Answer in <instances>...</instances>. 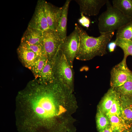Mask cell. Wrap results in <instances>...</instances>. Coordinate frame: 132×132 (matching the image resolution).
I'll return each mask as SVG.
<instances>
[{
  "mask_svg": "<svg viewBox=\"0 0 132 132\" xmlns=\"http://www.w3.org/2000/svg\"><path fill=\"white\" fill-rule=\"evenodd\" d=\"M75 27L79 33L80 41L78 51L75 58L86 61L95 57L102 56L107 53L106 48L114 35L112 32L100 34L97 37L89 36L86 32L77 23Z\"/></svg>",
  "mask_w": 132,
  "mask_h": 132,
  "instance_id": "6da1fadb",
  "label": "cell"
},
{
  "mask_svg": "<svg viewBox=\"0 0 132 132\" xmlns=\"http://www.w3.org/2000/svg\"><path fill=\"white\" fill-rule=\"evenodd\" d=\"M106 4V10L98 18V27L100 34L114 32L132 20L111 5L109 0Z\"/></svg>",
  "mask_w": 132,
  "mask_h": 132,
  "instance_id": "7a4b0ae2",
  "label": "cell"
},
{
  "mask_svg": "<svg viewBox=\"0 0 132 132\" xmlns=\"http://www.w3.org/2000/svg\"><path fill=\"white\" fill-rule=\"evenodd\" d=\"M53 71L55 80L62 83L72 90L74 82L72 68L59 48L54 58Z\"/></svg>",
  "mask_w": 132,
  "mask_h": 132,
  "instance_id": "3957f363",
  "label": "cell"
},
{
  "mask_svg": "<svg viewBox=\"0 0 132 132\" xmlns=\"http://www.w3.org/2000/svg\"><path fill=\"white\" fill-rule=\"evenodd\" d=\"M63 41L55 31L49 29L44 32L41 44L44 56L47 59H53Z\"/></svg>",
  "mask_w": 132,
  "mask_h": 132,
  "instance_id": "277c9868",
  "label": "cell"
},
{
  "mask_svg": "<svg viewBox=\"0 0 132 132\" xmlns=\"http://www.w3.org/2000/svg\"><path fill=\"white\" fill-rule=\"evenodd\" d=\"M79 41L78 32L75 28L73 31L67 36L59 47L69 65L72 68L74 59L78 51Z\"/></svg>",
  "mask_w": 132,
  "mask_h": 132,
  "instance_id": "5b68a950",
  "label": "cell"
},
{
  "mask_svg": "<svg viewBox=\"0 0 132 132\" xmlns=\"http://www.w3.org/2000/svg\"><path fill=\"white\" fill-rule=\"evenodd\" d=\"M110 75V84L113 89L132 81V72L128 68L126 62L123 61L113 68Z\"/></svg>",
  "mask_w": 132,
  "mask_h": 132,
  "instance_id": "8992f818",
  "label": "cell"
},
{
  "mask_svg": "<svg viewBox=\"0 0 132 132\" xmlns=\"http://www.w3.org/2000/svg\"><path fill=\"white\" fill-rule=\"evenodd\" d=\"M44 0H39L28 27L44 32L49 29L44 8Z\"/></svg>",
  "mask_w": 132,
  "mask_h": 132,
  "instance_id": "52a82bcc",
  "label": "cell"
},
{
  "mask_svg": "<svg viewBox=\"0 0 132 132\" xmlns=\"http://www.w3.org/2000/svg\"><path fill=\"white\" fill-rule=\"evenodd\" d=\"M108 0H76L79 6L81 13L91 16L98 14L101 8Z\"/></svg>",
  "mask_w": 132,
  "mask_h": 132,
  "instance_id": "ba28073f",
  "label": "cell"
},
{
  "mask_svg": "<svg viewBox=\"0 0 132 132\" xmlns=\"http://www.w3.org/2000/svg\"><path fill=\"white\" fill-rule=\"evenodd\" d=\"M44 8L49 29L56 31L61 17L62 8L44 1Z\"/></svg>",
  "mask_w": 132,
  "mask_h": 132,
  "instance_id": "9c48e42d",
  "label": "cell"
},
{
  "mask_svg": "<svg viewBox=\"0 0 132 132\" xmlns=\"http://www.w3.org/2000/svg\"><path fill=\"white\" fill-rule=\"evenodd\" d=\"M43 32L36 29L27 27L21 40V44L31 45L41 44Z\"/></svg>",
  "mask_w": 132,
  "mask_h": 132,
  "instance_id": "30bf717a",
  "label": "cell"
},
{
  "mask_svg": "<svg viewBox=\"0 0 132 132\" xmlns=\"http://www.w3.org/2000/svg\"><path fill=\"white\" fill-rule=\"evenodd\" d=\"M19 58L23 65L30 70L38 57L31 50L20 45L17 49Z\"/></svg>",
  "mask_w": 132,
  "mask_h": 132,
  "instance_id": "8fae6325",
  "label": "cell"
},
{
  "mask_svg": "<svg viewBox=\"0 0 132 132\" xmlns=\"http://www.w3.org/2000/svg\"><path fill=\"white\" fill-rule=\"evenodd\" d=\"M71 1L70 0H66L62 7L61 15L56 31L59 37L63 40L67 36V24L68 11Z\"/></svg>",
  "mask_w": 132,
  "mask_h": 132,
  "instance_id": "7c38bea8",
  "label": "cell"
},
{
  "mask_svg": "<svg viewBox=\"0 0 132 132\" xmlns=\"http://www.w3.org/2000/svg\"><path fill=\"white\" fill-rule=\"evenodd\" d=\"M54 58L47 60L40 77L38 79L43 83H51L55 80L53 71Z\"/></svg>",
  "mask_w": 132,
  "mask_h": 132,
  "instance_id": "4fadbf2b",
  "label": "cell"
},
{
  "mask_svg": "<svg viewBox=\"0 0 132 132\" xmlns=\"http://www.w3.org/2000/svg\"><path fill=\"white\" fill-rule=\"evenodd\" d=\"M123 101L121 105V117L126 123L132 124V99L121 98Z\"/></svg>",
  "mask_w": 132,
  "mask_h": 132,
  "instance_id": "5bb4252c",
  "label": "cell"
},
{
  "mask_svg": "<svg viewBox=\"0 0 132 132\" xmlns=\"http://www.w3.org/2000/svg\"><path fill=\"white\" fill-rule=\"evenodd\" d=\"M117 95L115 91L111 88L105 95L99 108L105 114H106L110 110Z\"/></svg>",
  "mask_w": 132,
  "mask_h": 132,
  "instance_id": "9a60e30c",
  "label": "cell"
},
{
  "mask_svg": "<svg viewBox=\"0 0 132 132\" xmlns=\"http://www.w3.org/2000/svg\"><path fill=\"white\" fill-rule=\"evenodd\" d=\"M113 5L132 19V0H113Z\"/></svg>",
  "mask_w": 132,
  "mask_h": 132,
  "instance_id": "2e32d148",
  "label": "cell"
},
{
  "mask_svg": "<svg viewBox=\"0 0 132 132\" xmlns=\"http://www.w3.org/2000/svg\"><path fill=\"white\" fill-rule=\"evenodd\" d=\"M110 127L113 132L123 130L130 128L131 125L127 124L121 117L112 115L108 117Z\"/></svg>",
  "mask_w": 132,
  "mask_h": 132,
  "instance_id": "e0dca14e",
  "label": "cell"
},
{
  "mask_svg": "<svg viewBox=\"0 0 132 132\" xmlns=\"http://www.w3.org/2000/svg\"><path fill=\"white\" fill-rule=\"evenodd\" d=\"M113 89L119 98L132 99V81L126 82Z\"/></svg>",
  "mask_w": 132,
  "mask_h": 132,
  "instance_id": "ac0fdd59",
  "label": "cell"
},
{
  "mask_svg": "<svg viewBox=\"0 0 132 132\" xmlns=\"http://www.w3.org/2000/svg\"><path fill=\"white\" fill-rule=\"evenodd\" d=\"M115 41L117 46L120 47L123 51L124 56L122 61L126 62L127 57L129 55L132 56V42L121 38L116 39Z\"/></svg>",
  "mask_w": 132,
  "mask_h": 132,
  "instance_id": "d6986e66",
  "label": "cell"
},
{
  "mask_svg": "<svg viewBox=\"0 0 132 132\" xmlns=\"http://www.w3.org/2000/svg\"><path fill=\"white\" fill-rule=\"evenodd\" d=\"M127 39L132 42V20L117 30L116 39Z\"/></svg>",
  "mask_w": 132,
  "mask_h": 132,
  "instance_id": "ffe728a7",
  "label": "cell"
},
{
  "mask_svg": "<svg viewBox=\"0 0 132 132\" xmlns=\"http://www.w3.org/2000/svg\"><path fill=\"white\" fill-rule=\"evenodd\" d=\"M47 59L44 56L39 57L33 64L30 70L33 74L35 79H38L40 77Z\"/></svg>",
  "mask_w": 132,
  "mask_h": 132,
  "instance_id": "44dd1931",
  "label": "cell"
},
{
  "mask_svg": "<svg viewBox=\"0 0 132 132\" xmlns=\"http://www.w3.org/2000/svg\"><path fill=\"white\" fill-rule=\"evenodd\" d=\"M96 123L99 131L110 126V121L109 118L99 109L97 114Z\"/></svg>",
  "mask_w": 132,
  "mask_h": 132,
  "instance_id": "7402d4cb",
  "label": "cell"
},
{
  "mask_svg": "<svg viewBox=\"0 0 132 132\" xmlns=\"http://www.w3.org/2000/svg\"><path fill=\"white\" fill-rule=\"evenodd\" d=\"M119 99L117 94L110 110L105 114L108 117L114 115L121 117V107L119 101Z\"/></svg>",
  "mask_w": 132,
  "mask_h": 132,
  "instance_id": "603a6c76",
  "label": "cell"
},
{
  "mask_svg": "<svg viewBox=\"0 0 132 132\" xmlns=\"http://www.w3.org/2000/svg\"><path fill=\"white\" fill-rule=\"evenodd\" d=\"M20 45L31 50L38 57L44 56L43 50L41 43L39 44L35 45L21 43Z\"/></svg>",
  "mask_w": 132,
  "mask_h": 132,
  "instance_id": "cb8c5ba5",
  "label": "cell"
},
{
  "mask_svg": "<svg viewBox=\"0 0 132 132\" xmlns=\"http://www.w3.org/2000/svg\"><path fill=\"white\" fill-rule=\"evenodd\" d=\"M81 17L78 19V22L82 26L88 29L90 23V20L83 13H81Z\"/></svg>",
  "mask_w": 132,
  "mask_h": 132,
  "instance_id": "d4e9b609",
  "label": "cell"
},
{
  "mask_svg": "<svg viewBox=\"0 0 132 132\" xmlns=\"http://www.w3.org/2000/svg\"><path fill=\"white\" fill-rule=\"evenodd\" d=\"M116 46V43L114 41L109 43L107 46L109 51L111 52L114 51Z\"/></svg>",
  "mask_w": 132,
  "mask_h": 132,
  "instance_id": "484cf974",
  "label": "cell"
},
{
  "mask_svg": "<svg viewBox=\"0 0 132 132\" xmlns=\"http://www.w3.org/2000/svg\"><path fill=\"white\" fill-rule=\"evenodd\" d=\"M99 132H113L111 129L110 126L107 127L104 129L99 131Z\"/></svg>",
  "mask_w": 132,
  "mask_h": 132,
  "instance_id": "4316f807",
  "label": "cell"
},
{
  "mask_svg": "<svg viewBox=\"0 0 132 132\" xmlns=\"http://www.w3.org/2000/svg\"><path fill=\"white\" fill-rule=\"evenodd\" d=\"M131 127L122 130L114 132H131Z\"/></svg>",
  "mask_w": 132,
  "mask_h": 132,
  "instance_id": "83f0119b",
  "label": "cell"
},
{
  "mask_svg": "<svg viewBox=\"0 0 132 132\" xmlns=\"http://www.w3.org/2000/svg\"><path fill=\"white\" fill-rule=\"evenodd\" d=\"M131 132H132V124L131 125Z\"/></svg>",
  "mask_w": 132,
  "mask_h": 132,
  "instance_id": "f1b7e54d",
  "label": "cell"
}]
</instances>
